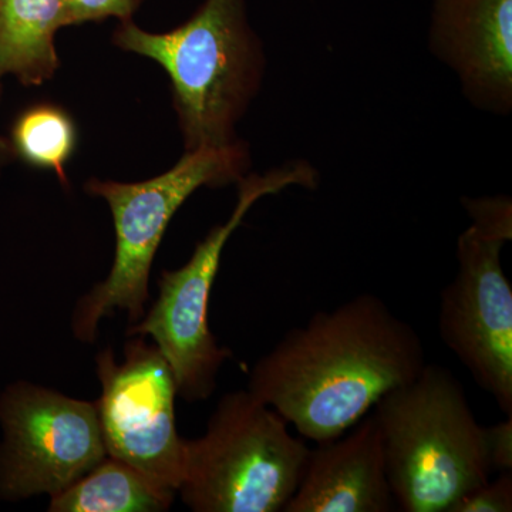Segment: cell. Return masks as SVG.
<instances>
[{"label":"cell","mask_w":512,"mask_h":512,"mask_svg":"<svg viewBox=\"0 0 512 512\" xmlns=\"http://www.w3.org/2000/svg\"><path fill=\"white\" fill-rule=\"evenodd\" d=\"M426 365L417 330L365 292L289 330L252 367L248 390L303 439L323 443Z\"/></svg>","instance_id":"6da1fadb"},{"label":"cell","mask_w":512,"mask_h":512,"mask_svg":"<svg viewBox=\"0 0 512 512\" xmlns=\"http://www.w3.org/2000/svg\"><path fill=\"white\" fill-rule=\"evenodd\" d=\"M114 43L154 60L170 76L185 151L238 143V123L261 89L266 64L247 0H205L184 25L165 33L126 20Z\"/></svg>","instance_id":"7a4b0ae2"},{"label":"cell","mask_w":512,"mask_h":512,"mask_svg":"<svg viewBox=\"0 0 512 512\" xmlns=\"http://www.w3.org/2000/svg\"><path fill=\"white\" fill-rule=\"evenodd\" d=\"M382 433L387 477L404 512H448L490 480L484 426L453 372L427 363L420 375L373 407Z\"/></svg>","instance_id":"3957f363"},{"label":"cell","mask_w":512,"mask_h":512,"mask_svg":"<svg viewBox=\"0 0 512 512\" xmlns=\"http://www.w3.org/2000/svg\"><path fill=\"white\" fill-rule=\"evenodd\" d=\"M251 167L244 141L221 148L185 151L165 173L140 181L92 178L86 191L109 204L116 232V252L109 275L77 302L72 316L74 338L93 343L100 322L116 311L134 325L146 313L151 266L168 224L188 198L202 187L238 184Z\"/></svg>","instance_id":"277c9868"},{"label":"cell","mask_w":512,"mask_h":512,"mask_svg":"<svg viewBox=\"0 0 512 512\" xmlns=\"http://www.w3.org/2000/svg\"><path fill=\"white\" fill-rule=\"evenodd\" d=\"M249 390L221 397L207 431L185 440L178 494L194 512H284L309 447Z\"/></svg>","instance_id":"5b68a950"},{"label":"cell","mask_w":512,"mask_h":512,"mask_svg":"<svg viewBox=\"0 0 512 512\" xmlns=\"http://www.w3.org/2000/svg\"><path fill=\"white\" fill-rule=\"evenodd\" d=\"M319 181V171L308 161H291L265 174L245 175L237 184V205L228 220L208 232L187 264L161 272L156 302L130 325L127 335L153 339L173 370L178 396L187 402L212 396L222 366L232 357L231 350L218 345L208 319L212 285L229 238L262 198L291 187L315 190Z\"/></svg>","instance_id":"8992f818"},{"label":"cell","mask_w":512,"mask_h":512,"mask_svg":"<svg viewBox=\"0 0 512 512\" xmlns=\"http://www.w3.org/2000/svg\"><path fill=\"white\" fill-rule=\"evenodd\" d=\"M471 224L457 241V274L441 291V340L512 416V286L501 251L512 239V211L481 204L468 211Z\"/></svg>","instance_id":"52a82bcc"},{"label":"cell","mask_w":512,"mask_h":512,"mask_svg":"<svg viewBox=\"0 0 512 512\" xmlns=\"http://www.w3.org/2000/svg\"><path fill=\"white\" fill-rule=\"evenodd\" d=\"M0 500L62 493L107 457L96 402L16 382L0 394Z\"/></svg>","instance_id":"ba28073f"},{"label":"cell","mask_w":512,"mask_h":512,"mask_svg":"<svg viewBox=\"0 0 512 512\" xmlns=\"http://www.w3.org/2000/svg\"><path fill=\"white\" fill-rule=\"evenodd\" d=\"M96 373L101 384L97 414L107 456L178 493L185 439L175 417L177 383L161 350L144 336H130L121 362L113 349L101 350Z\"/></svg>","instance_id":"9c48e42d"},{"label":"cell","mask_w":512,"mask_h":512,"mask_svg":"<svg viewBox=\"0 0 512 512\" xmlns=\"http://www.w3.org/2000/svg\"><path fill=\"white\" fill-rule=\"evenodd\" d=\"M429 47L474 107L510 114L512 0H434Z\"/></svg>","instance_id":"30bf717a"},{"label":"cell","mask_w":512,"mask_h":512,"mask_svg":"<svg viewBox=\"0 0 512 512\" xmlns=\"http://www.w3.org/2000/svg\"><path fill=\"white\" fill-rule=\"evenodd\" d=\"M350 430L309 448L301 481L284 512L397 510L375 413Z\"/></svg>","instance_id":"8fae6325"},{"label":"cell","mask_w":512,"mask_h":512,"mask_svg":"<svg viewBox=\"0 0 512 512\" xmlns=\"http://www.w3.org/2000/svg\"><path fill=\"white\" fill-rule=\"evenodd\" d=\"M72 26V0H0V74L40 86L59 69L55 36Z\"/></svg>","instance_id":"7c38bea8"},{"label":"cell","mask_w":512,"mask_h":512,"mask_svg":"<svg viewBox=\"0 0 512 512\" xmlns=\"http://www.w3.org/2000/svg\"><path fill=\"white\" fill-rule=\"evenodd\" d=\"M177 493L119 458L104 457L62 493L50 497V512H161Z\"/></svg>","instance_id":"4fadbf2b"},{"label":"cell","mask_w":512,"mask_h":512,"mask_svg":"<svg viewBox=\"0 0 512 512\" xmlns=\"http://www.w3.org/2000/svg\"><path fill=\"white\" fill-rule=\"evenodd\" d=\"M76 141L72 117L53 104L26 110L12 131L13 151L33 167L52 170L63 184H67L66 164L73 156Z\"/></svg>","instance_id":"5bb4252c"},{"label":"cell","mask_w":512,"mask_h":512,"mask_svg":"<svg viewBox=\"0 0 512 512\" xmlns=\"http://www.w3.org/2000/svg\"><path fill=\"white\" fill-rule=\"evenodd\" d=\"M512 473H500L494 481L478 485L451 505L448 512H511Z\"/></svg>","instance_id":"9a60e30c"},{"label":"cell","mask_w":512,"mask_h":512,"mask_svg":"<svg viewBox=\"0 0 512 512\" xmlns=\"http://www.w3.org/2000/svg\"><path fill=\"white\" fill-rule=\"evenodd\" d=\"M143 0H72V26L109 18L130 20Z\"/></svg>","instance_id":"2e32d148"},{"label":"cell","mask_w":512,"mask_h":512,"mask_svg":"<svg viewBox=\"0 0 512 512\" xmlns=\"http://www.w3.org/2000/svg\"><path fill=\"white\" fill-rule=\"evenodd\" d=\"M484 441L493 471L512 473V416L484 427Z\"/></svg>","instance_id":"e0dca14e"},{"label":"cell","mask_w":512,"mask_h":512,"mask_svg":"<svg viewBox=\"0 0 512 512\" xmlns=\"http://www.w3.org/2000/svg\"><path fill=\"white\" fill-rule=\"evenodd\" d=\"M2 77V74H0V80H2ZM0 90H2V86H0ZM9 151V144L6 143L5 138L0 136V170H2L3 164L6 163V160H8Z\"/></svg>","instance_id":"ac0fdd59"}]
</instances>
